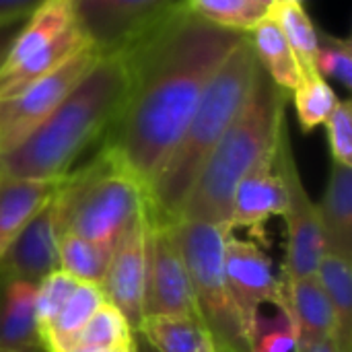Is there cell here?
I'll list each match as a JSON object with an SVG mask.
<instances>
[{"mask_svg":"<svg viewBox=\"0 0 352 352\" xmlns=\"http://www.w3.org/2000/svg\"><path fill=\"white\" fill-rule=\"evenodd\" d=\"M58 241L60 231L54 200H50L0 254V278H19L37 285L47 274L60 270Z\"/></svg>","mask_w":352,"mask_h":352,"instance_id":"cell-13","label":"cell"},{"mask_svg":"<svg viewBox=\"0 0 352 352\" xmlns=\"http://www.w3.org/2000/svg\"><path fill=\"white\" fill-rule=\"evenodd\" d=\"M95 352H134V338L130 344H124V346H118V349H109V351H95Z\"/></svg>","mask_w":352,"mask_h":352,"instance_id":"cell-36","label":"cell"},{"mask_svg":"<svg viewBox=\"0 0 352 352\" xmlns=\"http://www.w3.org/2000/svg\"><path fill=\"white\" fill-rule=\"evenodd\" d=\"M318 214L326 239V252L352 256V167L332 163L330 177L320 200Z\"/></svg>","mask_w":352,"mask_h":352,"instance_id":"cell-17","label":"cell"},{"mask_svg":"<svg viewBox=\"0 0 352 352\" xmlns=\"http://www.w3.org/2000/svg\"><path fill=\"white\" fill-rule=\"evenodd\" d=\"M146 233L148 208L136 217L116 239L109 266L99 285L105 301L126 318L132 330H136L144 318Z\"/></svg>","mask_w":352,"mask_h":352,"instance_id":"cell-12","label":"cell"},{"mask_svg":"<svg viewBox=\"0 0 352 352\" xmlns=\"http://www.w3.org/2000/svg\"><path fill=\"white\" fill-rule=\"evenodd\" d=\"M258 2H260V4H264L266 8H270V6H272V4H274L276 0H258Z\"/></svg>","mask_w":352,"mask_h":352,"instance_id":"cell-37","label":"cell"},{"mask_svg":"<svg viewBox=\"0 0 352 352\" xmlns=\"http://www.w3.org/2000/svg\"><path fill=\"white\" fill-rule=\"evenodd\" d=\"M105 303L103 291L93 283H78L66 305L52 320L47 328L39 332V346L45 352H66L70 340L91 320V316Z\"/></svg>","mask_w":352,"mask_h":352,"instance_id":"cell-21","label":"cell"},{"mask_svg":"<svg viewBox=\"0 0 352 352\" xmlns=\"http://www.w3.org/2000/svg\"><path fill=\"white\" fill-rule=\"evenodd\" d=\"M111 250L113 245L82 239L70 233H62L58 241L60 270H64L78 283L101 285L105 270L109 266Z\"/></svg>","mask_w":352,"mask_h":352,"instance_id":"cell-23","label":"cell"},{"mask_svg":"<svg viewBox=\"0 0 352 352\" xmlns=\"http://www.w3.org/2000/svg\"><path fill=\"white\" fill-rule=\"evenodd\" d=\"M126 89L122 56H99L68 97L27 138L0 155V182L66 177L91 144L105 140Z\"/></svg>","mask_w":352,"mask_h":352,"instance_id":"cell-2","label":"cell"},{"mask_svg":"<svg viewBox=\"0 0 352 352\" xmlns=\"http://www.w3.org/2000/svg\"><path fill=\"white\" fill-rule=\"evenodd\" d=\"M134 352H159L140 332L134 330Z\"/></svg>","mask_w":352,"mask_h":352,"instance_id":"cell-35","label":"cell"},{"mask_svg":"<svg viewBox=\"0 0 352 352\" xmlns=\"http://www.w3.org/2000/svg\"><path fill=\"white\" fill-rule=\"evenodd\" d=\"M270 16L276 21L280 31L285 33L297 62L303 72H314V56L318 47V29L314 27L309 14L303 4L291 0H276L270 6Z\"/></svg>","mask_w":352,"mask_h":352,"instance_id":"cell-25","label":"cell"},{"mask_svg":"<svg viewBox=\"0 0 352 352\" xmlns=\"http://www.w3.org/2000/svg\"><path fill=\"white\" fill-rule=\"evenodd\" d=\"M134 338L132 326L107 301L91 316V320L70 340L66 352H95L130 344Z\"/></svg>","mask_w":352,"mask_h":352,"instance_id":"cell-24","label":"cell"},{"mask_svg":"<svg viewBox=\"0 0 352 352\" xmlns=\"http://www.w3.org/2000/svg\"><path fill=\"white\" fill-rule=\"evenodd\" d=\"M29 14H21V16H12V19H6V21H0V70H2V66H4L10 50H12V43H14L16 35L25 27Z\"/></svg>","mask_w":352,"mask_h":352,"instance_id":"cell-32","label":"cell"},{"mask_svg":"<svg viewBox=\"0 0 352 352\" xmlns=\"http://www.w3.org/2000/svg\"><path fill=\"white\" fill-rule=\"evenodd\" d=\"M99 56L89 43L47 76L8 99H0V155L27 138L68 97Z\"/></svg>","mask_w":352,"mask_h":352,"instance_id":"cell-8","label":"cell"},{"mask_svg":"<svg viewBox=\"0 0 352 352\" xmlns=\"http://www.w3.org/2000/svg\"><path fill=\"white\" fill-rule=\"evenodd\" d=\"M188 8L217 27L239 33H250L270 10L258 0H188Z\"/></svg>","mask_w":352,"mask_h":352,"instance_id":"cell-26","label":"cell"},{"mask_svg":"<svg viewBox=\"0 0 352 352\" xmlns=\"http://www.w3.org/2000/svg\"><path fill=\"white\" fill-rule=\"evenodd\" d=\"M136 332L159 352H219L208 328L196 316L142 318Z\"/></svg>","mask_w":352,"mask_h":352,"instance_id":"cell-19","label":"cell"},{"mask_svg":"<svg viewBox=\"0 0 352 352\" xmlns=\"http://www.w3.org/2000/svg\"><path fill=\"white\" fill-rule=\"evenodd\" d=\"M60 179H2L0 182V254L21 229L54 196Z\"/></svg>","mask_w":352,"mask_h":352,"instance_id":"cell-18","label":"cell"},{"mask_svg":"<svg viewBox=\"0 0 352 352\" xmlns=\"http://www.w3.org/2000/svg\"><path fill=\"white\" fill-rule=\"evenodd\" d=\"M278 148V146H276ZM285 212V184L276 167L274 155L262 159L235 188L231 202L229 227L248 229L252 237L266 241V223Z\"/></svg>","mask_w":352,"mask_h":352,"instance_id":"cell-14","label":"cell"},{"mask_svg":"<svg viewBox=\"0 0 352 352\" xmlns=\"http://www.w3.org/2000/svg\"><path fill=\"white\" fill-rule=\"evenodd\" d=\"M52 200L60 235L113 245L148 208V190L101 146L85 167L60 179Z\"/></svg>","mask_w":352,"mask_h":352,"instance_id":"cell-5","label":"cell"},{"mask_svg":"<svg viewBox=\"0 0 352 352\" xmlns=\"http://www.w3.org/2000/svg\"><path fill=\"white\" fill-rule=\"evenodd\" d=\"M245 35L184 8L118 54L128 89L103 148L146 190L177 146L212 74Z\"/></svg>","mask_w":352,"mask_h":352,"instance_id":"cell-1","label":"cell"},{"mask_svg":"<svg viewBox=\"0 0 352 352\" xmlns=\"http://www.w3.org/2000/svg\"><path fill=\"white\" fill-rule=\"evenodd\" d=\"M70 6L85 39L101 56H116L188 8V0H70Z\"/></svg>","mask_w":352,"mask_h":352,"instance_id":"cell-7","label":"cell"},{"mask_svg":"<svg viewBox=\"0 0 352 352\" xmlns=\"http://www.w3.org/2000/svg\"><path fill=\"white\" fill-rule=\"evenodd\" d=\"M225 278L233 307L248 338L256 324V318L262 314V305H285L283 280L276 278L272 260L252 239H239L233 237V233L227 237Z\"/></svg>","mask_w":352,"mask_h":352,"instance_id":"cell-11","label":"cell"},{"mask_svg":"<svg viewBox=\"0 0 352 352\" xmlns=\"http://www.w3.org/2000/svg\"><path fill=\"white\" fill-rule=\"evenodd\" d=\"M276 167L285 184V223H287V262L285 278H299L318 272L326 254V239L318 214V206L307 194L297 171L289 132L280 134L276 148Z\"/></svg>","mask_w":352,"mask_h":352,"instance_id":"cell-9","label":"cell"},{"mask_svg":"<svg viewBox=\"0 0 352 352\" xmlns=\"http://www.w3.org/2000/svg\"><path fill=\"white\" fill-rule=\"evenodd\" d=\"M260 68L250 35H245L212 74L177 146L151 184L148 210L153 217L177 221L202 165L243 109Z\"/></svg>","mask_w":352,"mask_h":352,"instance_id":"cell-3","label":"cell"},{"mask_svg":"<svg viewBox=\"0 0 352 352\" xmlns=\"http://www.w3.org/2000/svg\"><path fill=\"white\" fill-rule=\"evenodd\" d=\"M295 352H344L336 336L322 338H297Z\"/></svg>","mask_w":352,"mask_h":352,"instance_id":"cell-33","label":"cell"},{"mask_svg":"<svg viewBox=\"0 0 352 352\" xmlns=\"http://www.w3.org/2000/svg\"><path fill=\"white\" fill-rule=\"evenodd\" d=\"M314 68L320 76L338 80L346 91L352 87V45L349 37L318 33Z\"/></svg>","mask_w":352,"mask_h":352,"instance_id":"cell-29","label":"cell"},{"mask_svg":"<svg viewBox=\"0 0 352 352\" xmlns=\"http://www.w3.org/2000/svg\"><path fill=\"white\" fill-rule=\"evenodd\" d=\"M285 128V91L260 68L243 109L208 155L177 219L231 229L229 217L237 184L262 159L274 155Z\"/></svg>","mask_w":352,"mask_h":352,"instance_id":"cell-4","label":"cell"},{"mask_svg":"<svg viewBox=\"0 0 352 352\" xmlns=\"http://www.w3.org/2000/svg\"><path fill=\"white\" fill-rule=\"evenodd\" d=\"M43 0H0V21L29 14L33 12Z\"/></svg>","mask_w":352,"mask_h":352,"instance_id":"cell-34","label":"cell"},{"mask_svg":"<svg viewBox=\"0 0 352 352\" xmlns=\"http://www.w3.org/2000/svg\"><path fill=\"white\" fill-rule=\"evenodd\" d=\"M248 35L258 56V62L268 74V78L285 93L295 91L301 80V68L285 33L270 16V12Z\"/></svg>","mask_w":352,"mask_h":352,"instance_id":"cell-20","label":"cell"},{"mask_svg":"<svg viewBox=\"0 0 352 352\" xmlns=\"http://www.w3.org/2000/svg\"><path fill=\"white\" fill-rule=\"evenodd\" d=\"M175 225L198 320L208 328L219 351L250 352L225 278V243L233 231L204 221L177 219Z\"/></svg>","mask_w":352,"mask_h":352,"instance_id":"cell-6","label":"cell"},{"mask_svg":"<svg viewBox=\"0 0 352 352\" xmlns=\"http://www.w3.org/2000/svg\"><path fill=\"white\" fill-rule=\"evenodd\" d=\"M295 93V109L299 124L305 132H311L314 128L326 124L334 107L338 105V95L330 87V82L314 72H303L301 80L297 85Z\"/></svg>","mask_w":352,"mask_h":352,"instance_id":"cell-27","label":"cell"},{"mask_svg":"<svg viewBox=\"0 0 352 352\" xmlns=\"http://www.w3.org/2000/svg\"><path fill=\"white\" fill-rule=\"evenodd\" d=\"M276 316L256 318V324L250 332L248 344L250 352H295L297 330L287 305L276 307Z\"/></svg>","mask_w":352,"mask_h":352,"instance_id":"cell-28","label":"cell"},{"mask_svg":"<svg viewBox=\"0 0 352 352\" xmlns=\"http://www.w3.org/2000/svg\"><path fill=\"white\" fill-rule=\"evenodd\" d=\"M285 305L293 318L297 338L336 336V318L318 274L285 278Z\"/></svg>","mask_w":352,"mask_h":352,"instance_id":"cell-16","label":"cell"},{"mask_svg":"<svg viewBox=\"0 0 352 352\" xmlns=\"http://www.w3.org/2000/svg\"><path fill=\"white\" fill-rule=\"evenodd\" d=\"M219 352H231V351H219Z\"/></svg>","mask_w":352,"mask_h":352,"instance_id":"cell-40","label":"cell"},{"mask_svg":"<svg viewBox=\"0 0 352 352\" xmlns=\"http://www.w3.org/2000/svg\"><path fill=\"white\" fill-rule=\"evenodd\" d=\"M78 280L66 274L64 270H56L37 283L35 289V318H37V338L43 328L52 324V320L66 305L68 297L76 289Z\"/></svg>","mask_w":352,"mask_h":352,"instance_id":"cell-30","label":"cell"},{"mask_svg":"<svg viewBox=\"0 0 352 352\" xmlns=\"http://www.w3.org/2000/svg\"><path fill=\"white\" fill-rule=\"evenodd\" d=\"M37 285L19 278H0V352L39 346L35 318Z\"/></svg>","mask_w":352,"mask_h":352,"instance_id":"cell-15","label":"cell"},{"mask_svg":"<svg viewBox=\"0 0 352 352\" xmlns=\"http://www.w3.org/2000/svg\"><path fill=\"white\" fill-rule=\"evenodd\" d=\"M318 278L332 305L336 318V338L344 352H352V266L351 258L334 252H326L320 266Z\"/></svg>","mask_w":352,"mask_h":352,"instance_id":"cell-22","label":"cell"},{"mask_svg":"<svg viewBox=\"0 0 352 352\" xmlns=\"http://www.w3.org/2000/svg\"><path fill=\"white\" fill-rule=\"evenodd\" d=\"M326 134L334 163L352 167V105L351 99L338 101L326 120Z\"/></svg>","mask_w":352,"mask_h":352,"instance_id":"cell-31","label":"cell"},{"mask_svg":"<svg viewBox=\"0 0 352 352\" xmlns=\"http://www.w3.org/2000/svg\"><path fill=\"white\" fill-rule=\"evenodd\" d=\"M291 2H299V4H303V0H291Z\"/></svg>","mask_w":352,"mask_h":352,"instance_id":"cell-39","label":"cell"},{"mask_svg":"<svg viewBox=\"0 0 352 352\" xmlns=\"http://www.w3.org/2000/svg\"><path fill=\"white\" fill-rule=\"evenodd\" d=\"M175 223L177 221L157 219L148 210L144 318L196 316L190 276L179 250Z\"/></svg>","mask_w":352,"mask_h":352,"instance_id":"cell-10","label":"cell"},{"mask_svg":"<svg viewBox=\"0 0 352 352\" xmlns=\"http://www.w3.org/2000/svg\"><path fill=\"white\" fill-rule=\"evenodd\" d=\"M16 352H43L41 346H35V349H27V351H16Z\"/></svg>","mask_w":352,"mask_h":352,"instance_id":"cell-38","label":"cell"}]
</instances>
